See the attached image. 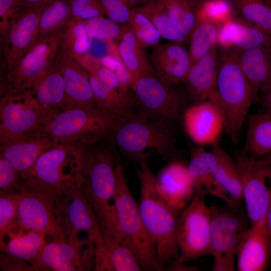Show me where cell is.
I'll use <instances>...</instances> for the list:
<instances>
[{
  "label": "cell",
  "mask_w": 271,
  "mask_h": 271,
  "mask_svg": "<svg viewBox=\"0 0 271 271\" xmlns=\"http://www.w3.org/2000/svg\"><path fill=\"white\" fill-rule=\"evenodd\" d=\"M95 247L87 238L67 237L47 242L38 257L37 270L82 271L95 269Z\"/></svg>",
  "instance_id": "cell-16"
},
{
  "label": "cell",
  "mask_w": 271,
  "mask_h": 271,
  "mask_svg": "<svg viewBox=\"0 0 271 271\" xmlns=\"http://www.w3.org/2000/svg\"><path fill=\"white\" fill-rule=\"evenodd\" d=\"M256 161L258 165L271 166V153L260 158H256Z\"/></svg>",
  "instance_id": "cell-56"
},
{
  "label": "cell",
  "mask_w": 271,
  "mask_h": 271,
  "mask_svg": "<svg viewBox=\"0 0 271 271\" xmlns=\"http://www.w3.org/2000/svg\"><path fill=\"white\" fill-rule=\"evenodd\" d=\"M264 225L267 234L271 238V201L266 212Z\"/></svg>",
  "instance_id": "cell-53"
},
{
  "label": "cell",
  "mask_w": 271,
  "mask_h": 271,
  "mask_svg": "<svg viewBox=\"0 0 271 271\" xmlns=\"http://www.w3.org/2000/svg\"><path fill=\"white\" fill-rule=\"evenodd\" d=\"M212 146L217 159L215 186L213 196L228 205H238L242 201V185L238 166L218 142Z\"/></svg>",
  "instance_id": "cell-24"
},
{
  "label": "cell",
  "mask_w": 271,
  "mask_h": 271,
  "mask_svg": "<svg viewBox=\"0 0 271 271\" xmlns=\"http://www.w3.org/2000/svg\"><path fill=\"white\" fill-rule=\"evenodd\" d=\"M99 143L82 147L80 173L85 196L97 219L101 234L123 242L115 214L116 153Z\"/></svg>",
  "instance_id": "cell-1"
},
{
  "label": "cell",
  "mask_w": 271,
  "mask_h": 271,
  "mask_svg": "<svg viewBox=\"0 0 271 271\" xmlns=\"http://www.w3.org/2000/svg\"><path fill=\"white\" fill-rule=\"evenodd\" d=\"M217 45L219 49L239 50L271 48V35L236 17L218 27Z\"/></svg>",
  "instance_id": "cell-23"
},
{
  "label": "cell",
  "mask_w": 271,
  "mask_h": 271,
  "mask_svg": "<svg viewBox=\"0 0 271 271\" xmlns=\"http://www.w3.org/2000/svg\"><path fill=\"white\" fill-rule=\"evenodd\" d=\"M71 17L70 0L49 2L42 13L36 41L64 28Z\"/></svg>",
  "instance_id": "cell-39"
},
{
  "label": "cell",
  "mask_w": 271,
  "mask_h": 271,
  "mask_svg": "<svg viewBox=\"0 0 271 271\" xmlns=\"http://www.w3.org/2000/svg\"><path fill=\"white\" fill-rule=\"evenodd\" d=\"M133 8L144 14L151 21L161 37L183 45L189 42L175 27L158 0H151Z\"/></svg>",
  "instance_id": "cell-36"
},
{
  "label": "cell",
  "mask_w": 271,
  "mask_h": 271,
  "mask_svg": "<svg viewBox=\"0 0 271 271\" xmlns=\"http://www.w3.org/2000/svg\"><path fill=\"white\" fill-rule=\"evenodd\" d=\"M84 24L87 33L91 39L117 40L121 31V25L104 16L84 20Z\"/></svg>",
  "instance_id": "cell-45"
},
{
  "label": "cell",
  "mask_w": 271,
  "mask_h": 271,
  "mask_svg": "<svg viewBox=\"0 0 271 271\" xmlns=\"http://www.w3.org/2000/svg\"><path fill=\"white\" fill-rule=\"evenodd\" d=\"M18 231H36L54 239L68 237L59 221L55 202L45 196L26 189H21L18 201Z\"/></svg>",
  "instance_id": "cell-17"
},
{
  "label": "cell",
  "mask_w": 271,
  "mask_h": 271,
  "mask_svg": "<svg viewBox=\"0 0 271 271\" xmlns=\"http://www.w3.org/2000/svg\"><path fill=\"white\" fill-rule=\"evenodd\" d=\"M151 154L139 161L137 176L140 182L139 204L144 226L156 248V270H163L179 256L176 230L180 213L165 200L158 188L157 178L150 169L148 159Z\"/></svg>",
  "instance_id": "cell-2"
},
{
  "label": "cell",
  "mask_w": 271,
  "mask_h": 271,
  "mask_svg": "<svg viewBox=\"0 0 271 271\" xmlns=\"http://www.w3.org/2000/svg\"><path fill=\"white\" fill-rule=\"evenodd\" d=\"M29 90L40 105L53 113L63 110L64 83L56 60Z\"/></svg>",
  "instance_id": "cell-31"
},
{
  "label": "cell",
  "mask_w": 271,
  "mask_h": 271,
  "mask_svg": "<svg viewBox=\"0 0 271 271\" xmlns=\"http://www.w3.org/2000/svg\"><path fill=\"white\" fill-rule=\"evenodd\" d=\"M84 20L71 17L64 28L61 44L73 54L86 53L91 46Z\"/></svg>",
  "instance_id": "cell-42"
},
{
  "label": "cell",
  "mask_w": 271,
  "mask_h": 271,
  "mask_svg": "<svg viewBox=\"0 0 271 271\" xmlns=\"http://www.w3.org/2000/svg\"><path fill=\"white\" fill-rule=\"evenodd\" d=\"M56 145L38 133L0 144V156L20 174L29 169L41 155Z\"/></svg>",
  "instance_id": "cell-26"
},
{
  "label": "cell",
  "mask_w": 271,
  "mask_h": 271,
  "mask_svg": "<svg viewBox=\"0 0 271 271\" xmlns=\"http://www.w3.org/2000/svg\"><path fill=\"white\" fill-rule=\"evenodd\" d=\"M88 75L97 107L112 114L119 119L135 112L136 102L124 98L96 77Z\"/></svg>",
  "instance_id": "cell-34"
},
{
  "label": "cell",
  "mask_w": 271,
  "mask_h": 271,
  "mask_svg": "<svg viewBox=\"0 0 271 271\" xmlns=\"http://www.w3.org/2000/svg\"><path fill=\"white\" fill-rule=\"evenodd\" d=\"M21 180L19 172L0 156V195L19 192Z\"/></svg>",
  "instance_id": "cell-46"
},
{
  "label": "cell",
  "mask_w": 271,
  "mask_h": 271,
  "mask_svg": "<svg viewBox=\"0 0 271 271\" xmlns=\"http://www.w3.org/2000/svg\"><path fill=\"white\" fill-rule=\"evenodd\" d=\"M102 249L96 257L95 270H144L139 259L124 243L107 234H101Z\"/></svg>",
  "instance_id": "cell-28"
},
{
  "label": "cell",
  "mask_w": 271,
  "mask_h": 271,
  "mask_svg": "<svg viewBox=\"0 0 271 271\" xmlns=\"http://www.w3.org/2000/svg\"><path fill=\"white\" fill-rule=\"evenodd\" d=\"M19 192L0 195V244L3 252L6 245L4 241L5 236L18 229Z\"/></svg>",
  "instance_id": "cell-41"
},
{
  "label": "cell",
  "mask_w": 271,
  "mask_h": 271,
  "mask_svg": "<svg viewBox=\"0 0 271 271\" xmlns=\"http://www.w3.org/2000/svg\"><path fill=\"white\" fill-rule=\"evenodd\" d=\"M124 3L130 9L145 4L151 0H122Z\"/></svg>",
  "instance_id": "cell-55"
},
{
  "label": "cell",
  "mask_w": 271,
  "mask_h": 271,
  "mask_svg": "<svg viewBox=\"0 0 271 271\" xmlns=\"http://www.w3.org/2000/svg\"><path fill=\"white\" fill-rule=\"evenodd\" d=\"M204 197L196 192L179 214L176 239L180 253L170 269L211 253V207Z\"/></svg>",
  "instance_id": "cell-9"
},
{
  "label": "cell",
  "mask_w": 271,
  "mask_h": 271,
  "mask_svg": "<svg viewBox=\"0 0 271 271\" xmlns=\"http://www.w3.org/2000/svg\"><path fill=\"white\" fill-rule=\"evenodd\" d=\"M238 205L211 207V253L236 256L249 233L250 223L245 211Z\"/></svg>",
  "instance_id": "cell-15"
},
{
  "label": "cell",
  "mask_w": 271,
  "mask_h": 271,
  "mask_svg": "<svg viewBox=\"0 0 271 271\" xmlns=\"http://www.w3.org/2000/svg\"><path fill=\"white\" fill-rule=\"evenodd\" d=\"M121 119L98 107H74L54 114L38 133L57 145L83 147L110 137Z\"/></svg>",
  "instance_id": "cell-4"
},
{
  "label": "cell",
  "mask_w": 271,
  "mask_h": 271,
  "mask_svg": "<svg viewBox=\"0 0 271 271\" xmlns=\"http://www.w3.org/2000/svg\"><path fill=\"white\" fill-rule=\"evenodd\" d=\"M115 172L116 187L113 204L120 236L144 270H156L155 244L144 226L139 204L130 190L123 163L117 153Z\"/></svg>",
  "instance_id": "cell-7"
},
{
  "label": "cell",
  "mask_w": 271,
  "mask_h": 271,
  "mask_svg": "<svg viewBox=\"0 0 271 271\" xmlns=\"http://www.w3.org/2000/svg\"><path fill=\"white\" fill-rule=\"evenodd\" d=\"M233 50L251 84L261 93L271 88V48Z\"/></svg>",
  "instance_id": "cell-27"
},
{
  "label": "cell",
  "mask_w": 271,
  "mask_h": 271,
  "mask_svg": "<svg viewBox=\"0 0 271 271\" xmlns=\"http://www.w3.org/2000/svg\"><path fill=\"white\" fill-rule=\"evenodd\" d=\"M17 8L15 0H0V33L5 36Z\"/></svg>",
  "instance_id": "cell-50"
},
{
  "label": "cell",
  "mask_w": 271,
  "mask_h": 271,
  "mask_svg": "<svg viewBox=\"0 0 271 271\" xmlns=\"http://www.w3.org/2000/svg\"><path fill=\"white\" fill-rule=\"evenodd\" d=\"M101 62L110 69L122 82L130 88L132 79L118 56L106 55L99 59Z\"/></svg>",
  "instance_id": "cell-49"
},
{
  "label": "cell",
  "mask_w": 271,
  "mask_h": 271,
  "mask_svg": "<svg viewBox=\"0 0 271 271\" xmlns=\"http://www.w3.org/2000/svg\"><path fill=\"white\" fill-rule=\"evenodd\" d=\"M101 2L107 18L118 24L128 23L131 9L122 0H101Z\"/></svg>",
  "instance_id": "cell-48"
},
{
  "label": "cell",
  "mask_w": 271,
  "mask_h": 271,
  "mask_svg": "<svg viewBox=\"0 0 271 271\" xmlns=\"http://www.w3.org/2000/svg\"><path fill=\"white\" fill-rule=\"evenodd\" d=\"M261 103L265 111H271V88L262 93Z\"/></svg>",
  "instance_id": "cell-52"
},
{
  "label": "cell",
  "mask_w": 271,
  "mask_h": 271,
  "mask_svg": "<svg viewBox=\"0 0 271 271\" xmlns=\"http://www.w3.org/2000/svg\"><path fill=\"white\" fill-rule=\"evenodd\" d=\"M9 240L3 252L9 257L32 265L37 270L36 263L43 246L46 234L36 231H18L8 234Z\"/></svg>",
  "instance_id": "cell-32"
},
{
  "label": "cell",
  "mask_w": 271,
  "mask_h": 271,
  "mask_svg": "<svg viewBox=\"0 0 271 271\" xmlns=\"http://www.w3.org/2000/svg\"><path fill=\"white\" fill-rule=\"evenodd\" d=\"M177 29L189 41L197 21L200 0H158Z\"/></svg>",
  "instance_id": "cell-38"
},
{
  "label": "cell",
  "mask_w": 271,
  "mask_h": 271,
  "mask_svg": "<svg viewBox=\"0 0 271 271\" xmlns=\"http://www.w3.org/2000/svg\"><path fill=\"white\" fill-rule=\"evenodd\" d=\"M184 46L170 41L152 47L150 60L154 73L168 85L183 82L192 66L189 52Z\"/></svg>",
  "instance_id": "cell-20"
},
{
  "label": "cell",
  "mask_w": 271,
  "mask_h": 271,
  "mask_svg": "<svg viewBox=\"0 0 271 271\" xmlns=\"http://www.w3.org/2000/svg\"><path fill=\"white\" fill-rule=\"evenodd\" d=\"M214 257L212 270L213 271H233L236 268L235 256L220 255Z\"/></svg>",
  "instance_id": "cell-51"
},
{
  "label": "cell",
  "mask_w": 271,
  "mask_h": 271,
  "mask_svg": "<svg viewBox=\"0 0 271 271\" xmlns=\"http://www.w3.org/2000/svg\"><path fill=\"white\" fill-rule=\"evenodd\" d=\"M72 17L86 20L103 17L101 0H70Z\"/></svg>",
  "instance_id": "cell-47"
},
{
  "label": "cell",
  "mask_w": 271,
  "mask_h": 271,
  "mask_svg": "<svg viewBox=\"0 0 271 271\" xmlns=\"http://www.w3.org/2000/svg\"><path fill=\"white\" fill-rule=\"evenodd\" d=\"M144 49L159 43L161 35L151 21L143 13L132 8L127 23Z\"/></svg>",
  "instance_id": "cell-43"
},
{
  "label": "cell",
  "mask_w": 271,
  "mask_h": 271,
  "mask_svg": "<svg viewBox=\"0 0 271 271\" xmlns=\"http://www.w3.org/2000/svg\"><path fill=\"white\" fill-rule=\"evenodd\" d=\"M130 88L139 112L164 123L179 119L187 107V93L164 83L154 73L138 77Z\"/></svg>",
  "instance_id": "cell-10"
},
{
  "label": "cell",
  "mask_w": 271,
  "mask_h": 271,
  "mask_svg": "<svg viewBox=\"0 0 271 271\" xmlns=\"http://www.w3.org/2000/svg\"><path fill=\"white\" fill-rule=\"evenodd\" d=\"M219 50L217 93L224 117V128L232 141L236 143L259 91L245 75L234 50Z\"/></svg>",
  "instance_id": "cell-3"
},
{
  "label": "cell",
  "mask_w": 271,
  "mask_h": 271,
  "mask_svg": "<svg viewBox=\"0 0 271 271\" xmlns=\"http://www.w3.org/2000/svg\"><path fill=\"white\" fill-rule=\"evenodd\" d=\"M187 167L196 193L213 196L217 169V159L213 152L202 147L193 149Z\"/></svg>",
  "instance_id": "cell-30"
},
{
  "label": "cell",
  "mask_w": 271,
  "mask_h": 271,
  "mask_svg": "<svg viewBox=\"0 0 271 271\" xmlns=\"http://www.w3.org/2000/svg\"><path fill=\"white\" fill-rule=\"evenodd\" d=\"M185 129L190 138L197 145H213L223 128L225 120L220 107L209 101L194 103L183 112Z\"/></svg>",
  "instance_id": "cell-19"
},
{
  "label": "cell",
  "mask_w": 271,
  "mask_h": 271,
  "mask_svg": "<svg viewBox=\"0 0 271 271\" xmlns=\"http://www.w3.org/2000/svg\"><path fill=\"white\" fill-rule=\"evenodd\" d=\"M237 14L230 0H200L197 17L205 18L219 27L236 17Z\"/></svg>",
  "instance_id": "cell-44"
},
{
  "label": "cell",
  "mask_w": 271,
  "mask_h": 271,
  "mask_svg": "<svg viewBox=\"0 0 271 271\" xmlns=\"http://www.w3.org/2000/svg\"><path fill=\"white\" fill-rule=\"evenodd\" d=\"M56 62L64 83L63 110L74 107H96L88 73L62 44Z\"/></svg>",
  "instance_id": "cell-18"
},
{
  "label": "cell",
  "mask_w": 271,
  "mask_h": 271,
  "mask_svg": "<svg viewBox=\"0 0 271 271\" xmlns=\"http://www.w3.org/2000/svg\"><path fill=\"white\" fill-rule=\"evenodd\" d=\"M81 148L56 144L46 151L29 169L19 174L20 189L33 191L55 203L58 201L64 185L81 177Z\"/></svg>",
  "instance_id": "cell-5"
},
{
  "label": "cell",
  "mask_w": 271,
  "mask_h": 271,
  "mask_svg": "<svg viewBox=\"0 0 271 271\" xmlns=\"http://www.w3.org/2000/svg\"><path fill=\"white\" fill-rule=\"evenodd\" d=\"M157 181L162 196L179 213L186 207L196 194L187 165L179 160H172L164 167Z\"/></svg>",
  "instance_id": "cell-22"
},
{
  "label": "cell",
  "mask_w": 271,
  "mask_h": 271,
  "mask_svg": "<svg viewBox=\"0 0 271 271\" xmlns=\"http://www.w3.org/2000/svg\"><path fill=\"white\" fill-rule=\"evenodd\" d=\"M236 268L239 271H263L271 257V238L264 224L251 226L237 253Z\"/></svg>",
  "instance_id": "cell-25"
},
{
  "label": "cell",
  "mask_w": 271,
  "mask_h": 271,
  "mask_svg": "<svg viewBox=\"0 0 271 271\" xmlns=\"http://www.w3.org/2000/svg\"><path fill=\"white\" fill-rule=\"evenodd\" d=\"M18 7L2 38L5 73L14 69L35 42L42 13L48 3Z\"/></svg>",
  "instance_id": "cell-14"
},
{
  "label": "cell",
  "mask_w": 271,
  "mask_h": 271,
  "mask_svg": "<svg viewBox=\"0 0 271 271\" xmlns=\"http://www.w3.org/2000/svg\"><path fill=\"white\" fill-rule=\"evenodd\" d=\"M246 153L256 158L271 153V111L248 117Z\"/></svg>",
  "instance_id": "cell-33"
},
{
  "label": "cell",
  "mask_w": 271,
  "mask_h": 271,
  "mask_svg": "<svg viewBox=\"0 0 271 271\" xmlns=\"http://www.w3.org/2000/svg\"><path fill=\"white\" fill-rule=\"evenodd\" d=\"M82 183L81 177L64 185L62 197L55 203L56 212L68 237L78 238L79 232L86 233L87 239L95 245L96 253H99L102 249L101 231Z\"/></svg>",
  "instance_id": "cell-11"
},
{
  "label": "cell",
  "mask_w": 271,
  "mask_h": 271,
  "mask_svg": "<svg viewBox=\"0 0 271 271\" xmlns=\"http://www.w3.org/2000/svg\"><path fill=\"white\" fill-rule=\"evenodd\" d=\"M54 114L30 90H1L0 144L38 134Z\"/></svg>",
  "instance_id": "cell-8"
},
{
  "label": "cell",
  "mask_w": 271,
  "mask_h": 271,
  "mask_svg": "<svg viewBox=\"0 0 271 271\" xmlns=\"http://www.w3.org/2000/svg\"><path fill=\"white\" fill-rule=\"evenodd\" d=\"M51 1L52 0H15V3L16 7L18 8Z\"/></svg>",
  "instance_id": "cell-54"
},
{
  "label": "cell",
  "mask_w": 271,
  "mask_h": 271,
  "mask_svg": "<svg viewBox=\"0 0 271 271\" xmlns=\"http://www.w3.org/2000/svg\"><path fill=\"white\" fill-rule=\"evenodd\" d=\"M237 14L271 35V8L262 0H230Z\"/></svg>",
  "instance_id": "cell-40"
},
{
  "label": "cell",
  "mask_w": 271,
  "mask_h": 271,
  "mask_svg": "<svg viewBox=\"0 0 271 271\" xmlns=\"http://www.w3.org/2000/svg\"><path fill=\"white\" fill-rule=\"evenodd\" d=\"M218 59L217 46L192 64L183 83L186 93L194 103L211 102L221 109L216 90Z\"/></svg>",
  "instance_id": "cell-21"
},
{
  "label": "cell",
  "mask_w": 271,
  "mask_h": 271,
  "mask_svg": "<svg viewBox=\"0 0 271 271\" xmlns=\"http://www.w3.org/2000/svg\"><path fill=\"white\" fill-rule=\"evenodd\" d=\"M64 28L36 41L16 67L5 73L2 90H30L54 63Z\"/></svg>",
  "instance_id": "cell-12"
},
{
  "label": "cell",
  "mask_w": 271,
  "mask_h": 271,
  "mask_svg": "<svg viewBox=\"0 0 271 271\" xmlns=\"http://www.w3.org/2000/svg\"><path fill=\"white\" fill-rule=\"evenodd\" d=\"M71 54L89 74L97 78L124 98L136 103L134 95L132 92H131V88L103 65L99 59L87 53Z\"/></svg>",
  "instance_id": "cell-35"
},
{
  "label": "cell",
  "mask_w": 271,
  "mask_h": 271,
  "mask_svg": "<svg viewBox=\"0 0 271 271\" xmlns=\"http://www.w3.org/2000/svg\"><path fill=\"white\" fill-rule=\"evenodd\" d=\"M218 26L202 17H197L195 25L191 33L189 53L192 65L217 46Z\"/></svg>",
  "instance_id": "cell-37"
},
{
  "label": "cell",
  "mask_w": 271,
  "mask_h": 271,
  "mask_svg": "<svg viewBox=\"0 0 271 271\" xmlns=\"http://www.w3.org/2000/svg\"><path fill=\"white\" fill-rule=\"evenodd\" d=\"M267 6L271 8V0H262Z\"/></svg>",
  "instance_id": "cell-57"
},
{
  "label": "cell",
  "mask_w": 271,
  "mask_h": 271,
  "mask_svg": "<svg viewBox=\"0 0 271 271\" xmlns=\"http://www.w3.org/2000/svg\"><path fill=\"white\" fill-rule=\"evenodd\" d=\"M117 40L118 55L132 82L143 75L154 73L150 60L128 23L121 25L120 35Z\"/></svg>",
  "instance_id": "cell-29"
},
{
  "label": "cell",
  "mask_w": 271,
  "mask_h": 271,
  "mask_svg": "<svg viewBox=\"0 0 271 271\" xmlns=\"http://www.w3.org/2000/svg\"><path fill=\"white\" fill-rule=\"evenodd\" d=\"M242 185V201L250 226L264 224L271 201V166L257 164L256 157L247 153L237 156Z\"/></svg>",
  "instance_id": "cell-13"
},
{
  "label": "cell",
  "mask_w": 271,
  "mask_h": 271,
  "mask_svg": "<svg viewBox=\"0 0 271 271\" xmlns=\"http://www.w3.org/2000/svg\"><path fill=\"white\" fill-rule=\"evenodd\" d=\"M110 137L125 155L139 162L147 149L155 150L164 160L177 155L175 136L171 125L134 112L120 119Z\"/></svg>",
  "instance_id": "cell-6"
}]
</instances>
